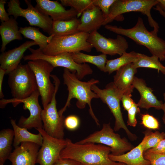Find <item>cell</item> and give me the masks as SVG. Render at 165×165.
I'll use <instances>...</instances> for the list:
<instances>
[{
  "label": "cell",
  "instance_id": "52a82bcc",
  "mask_svg": "<svg viewBox=\"0 0 165 165\" xmlns=\"http://www.w3.org/2000/svg\"><path fill=\"white\" fill-rule=\"evenodd\" d=\"M114 131L110 123H104L100 130L94 132L76 143L79 144L94 143L106 145L110 148V154L114 156L122 155L134 148L126 138H121Z\"/></svg>",
  "mask_w": 165,
  "mask_h": 165
},
{
  "label": "cell",
  "instance_id": "f546056e",
  "mask_svg": "<svg viewBox=\"0 0 165 165\" xmlns=\"http://www.w3.org/2000/svg\"><path fill=\"white\" fill-rule=\"evenodd\" d=\"M160 61L157 56L152 55L149 57L140 53L138 59L133 63L137 68H145L154 69L165 75V66Z\"/></svg>",
  "mask_w": 165,
  "mask_h": 165
},
{
  "label": "cell",
  "instance_id": "e0dca14e",
  "mask_svg": "<svg viewBox=\"0 0 165 165\" xmlns=\"http://www.w3.org/2000/svg\"><path fill=\"white\" fill-rule=\"evenodd\" d=\"M40 147L31 142H22L15 148L8 159L12 165H35Z\"/></svg>",
  "mask_w": 165,
  "mask_h": 165
},
{
  "label": "cell",
  "instance_id": "60d3db41",
  "mask_svg": "<svg viewBox=\"0 0 165 165\" xmlns=\"http://www.w3.org/2000/svg\"><path fill=\"white\" fill-rule=\"evenodd\" d=\"M53 165H81L78 162L69 159L61 158L56 161Z\"/></svg>",
  "mask_w": 165,
  "mask_h": 165
},
{
  "label": "cell",
  "instance_id": "d6a6232c",
  "mask_svg": "<svg viewBox=\"0 0 165 165\" xmlns=\"http://www.w3.org/2000/svg\"><path fill=\"white\" fill-rule=\"evenodd\" d=\"M143 156L150 162V165H165V154L154 153L147 150L144 152Z\"/></svg>",
  "mask_w": 165,
  "mask_h": 165
},
{
  "label": "cell",
  "instance_id": "74e56055",
  "mask_svg": "<svg viewBox=\"0 0 165 165\" xmlns=\"http://www.w3.org/2000/svg\"><path fill=\"white\" fill-rule=\"evenodd\" d=\"M131 94H126L122 95L120 97L123 106L125 110L127 111L131 108L135 102L131 97Z\"/></svg>",
  "mask_w": 165,
  "mask_h": 165
},
{
  "label": "cell",
  "instance_id": "277c9868",
  "mask_svg": "<svg viewBox=\"0 0 165 165\" xmlns=\"http://www.w3.org/2000/svg\"><path fill=\"white\" fill-rule=\"evenodd\" d=\"M158 3V0H116L112 6L109 15L105 20L103 26L117 19V17L119 18L123 13L139 12L147 16L150 26L153 28L152 31L157 34L159 26L152 17L151 11L152 8Z\"/></svg>",
  "mask_w": 165,
  "mask_h": 165
},
{
  "label": "cell",
  "instance_id": "44dd1931",
  "mask_svg": "<svg viewBox=\"0 0 165 165\" xmlns=\"http://www.w3.org/2000/svg\"><path fill=\"white\" fill-rule=\"evenodd\" d=\"M105 18L100 9L94 6L84 11L81 15L78 28L79 32L90 34L98 29L103 24Z\"/></svg>",
  "mask_w": 165,
  "mask_h": 165
},
{
  "label": "cell",
  "instance_id": "4fadbf2b",
  "mask_svg": "<svg viewBox=\"0 0 165 165\" xmlns=\"http://www.w3.org/2000/svg\"><path fill=\"white\" fill-rule=\"evenodd\" d=\"M32 60L41 59L50 64L54 68L62 67L76 73L77 78L81 80L87 75L91 74L93 70L86 63L79 64L73 60L70 53H66L54 55H46L39 49L34 50L31 55Z\"/></svg>",
  "mask_w": 165,
  "mask_h": 165
},
{
  "label": "cell",
  "instance_id": "6da1fadb",
  "mask_svg": "<svg viewBox=\"0 0 165 165\" xmlns=\"http://www.w3.org/2000/svg\"><path fill=\"white\" fill-rule=\"evenodd\" d=\"M66 145L60 153L63 159H72L81 165H121L122 163L112 160L109 158L110 147L94 143L79 144L66 139Z\"/></svg>",
  "mask_w": 165,
  "mask_h": 165
},
{
  "label": "cell",
  "instance_id": "3957f363",
  "mask_svg": "<svg viewBox=\"0 0 165 165\" xmlns=\"http://www.w3.org/2000/svg\"><path fill=\"white\" fill-rule=\"evenodd\" d=\"M105 28L118 35L126 36L137 43L147 48L152 55L157 56L160 61L165 60V40L158 36L157 34L149 31L142 19L139 17L133 27L125 29L115 25L107 24Z\"/></svg>",
  "mask_w": 165,
  "mask_h": 165
},
{
  "label": "cell",
  "instance_id": "7c38bea8",
  "mask_svg": "<svg viewBox=\"0 0 165 165\" xmlns=\"http://www.w3.org/2000/svg\"><path fill=\"white\" fill-rule=\"evenodd\" d=\"M27 64L35 74L44 108L51 101L55 91L54 85L50 79L51 73L54 68L47 62L41 59L28 61Z\"/></svg>",
  "mask_w": 165,
  "mask_h": 165
},
{
  "label": "cell",
  "instance_id": "f1b7e54d",
  "mask_svg": "<svg viewBox=\"0 0 165 165\" xmlns=\"http://www.w3.org/2000/svg\"><path fill=\"white\" fill-rule=\"evenodd\" d=\"M74 61L79 64L88 63L95 65L101 71L104 72L106 62L107 55L101 54L98 55H89L81 52L70 53Z\"/></svg>",
  "mask_w": 165,
  "mask_h": 165
},
{
  "label": "cell",
  "instance_id": "8fae6325",
  "mask_svg": "<svg viewBox=\"0 0 165 165\" xmlns=\"http://www.w3.org/2000/svg\"><path fill=\"white\" fill-rule=\"evenodd\" d=\"M24 1L27 6L26 9L20 6V3L18 0H10L8 2L7 11L9 15L13 16L16 20L19 16L24 17L30 25L42 29L50 35L53 22L52 19L42 13L33 7L30 1Z\"/></svg>",
  "mask_w": 165,
  "mask_h": 165
},
{
  "label": "cell",
  "instance_id": "ba28073f",
  "mask_svg": "<svg viewBox=\"0 0 165 165\" xmlns=\"http://www.w3.org/2000/svg\"><path fill=\"white\" fill-rule=\"evenodd\" d=\"M51 77L53 79L55 89L51 101L42 111L43 129L49 135L56 138L63 139L65 118L64 116L59 114L56 106V95L60 81L56 75L51 74Z\"/></svg>",
  "mask_w": 165,
  "mask_h": 165
},
{
  "label": "cell",
  "instance_id": "bcb514c9",
  "mask_svg": "<svg viewBox=\"0 0 165 165\" xmlns=\"http://www.w3.org/2000/svg\"><path fill=\"white\" fill-rule=\"evenodd\" d=\"M121 165H126L125 163H122V164Z\"/></svg>",
  "mask_w": 165,
  "mask_h": 165
},
{
  "label": "cell",
  "instance_id": "30bf717a",
  "mask_svg": "<svg viewBox=\"0 0 165 165\" xmlns=\"http://www.w3.org/2000/svg\"><path fill=\"white\" fill-rule=\"evenodd\" d=\"M91 89L98 98L107 105L112 114L115 120L114 130L118 131L123 129L130 140H136L137 136L129 130L123 120L120 106L121 97L115 90L112 82L107 85L104 89H100L96 84L93 85Z\"/></svg>",
  "mask_w": 165,
  "mask_h": 165
},
{
  "label": "cell",
  "instance_id": "8992f818",
  "mask_svg": "<svg viewBox=\"0 0 165 165\" xmlns=\"http://www.w3.org/2000/svg\"><path fill=\"white\" fill-rule=\"evenodd\" d=\"M8 83L13 98L21 100L38 90L35 74L28 64H20L8 74Z\"/></svg>",
  "mask_w": 165,
  "mask_h": 165
},
{
  "label": "cell",
  "instance_id": "ee69618b",
  "mask_svg": "<svg viewBox=\"0 0 165 165\" xmlns=\"http://www.w3.org/2000/svg\"><path fill=\"white\" fill-rule=\"evenodd\" d=\"M163 99L164 100V102L163 103V107L162 110H163V114L162 117V120L163 123L165 125V92L163 94Z\"/></svg>",
  "mask_w": 165,
  "mask_h": 165
},
{
  "label": "cell",
  "instance_id": "f6af8a7d",
  "mask_svg": "<svg viewBox=\"0 0 165 165\" xmlns=\"http://www.w3.org/2000/svg\"><path fill=\"white\" fill-rule=\"evenodd\" d=\"M159 6L161 9L165 12V0H158Z\"/></svg>",
  "mask_w": 165,
  "mask_h": 165
},
{
  "label": "cell",
  "instance_id": "603a6c76",
  "mask_svg": "<svg viewBox=\"0 0 165 165\" xmlns=\"http://www.w3.org/2000/svg\"><path fill=\"white\" fill-rule=\"evenodd\" d=\"M0 34L2 41L0 50L2 52H4L7 44L12 41L23 39L18 23L12 17L8 21L2 22L0 26Z\"/></svg>",
  "mask_w": 165,
  "mask_h": 165
},
{
  "label": "cell",
  "instance_id": "1f68e13d",
  "mask_svg": "<svg viewBox=\"0 0 165 165\" xmlns=\"http://www.w3.org/2000/svg\"><path fill=\"white\" fill-rule=\"evenodd\" d=\"M147 136V139L143 146L144 152L156 147L160 142L165 138V133L156 131L152 132L146 131L145 132Z\"/></svg>",
  "mask_w": 165,
  "mask_h": 165
},
{
  "label": "cell",
  "instance_id": "83f0119b",
  "mask_svg": "<svg viewBox=\"0 0 165 165\" xmlns=\"http://www.w3.org/2000/svg\"><path fill=\"white\" fill-rule=\"evenodd\" d=\"M19 30L25 38L36 42L41 51L46 47L53 36H46L39 31V28L31 26L20 27Z\"/></svg>",
  "mask_w": 165,
  "mask_h": 165
},
{
  "label": "cell",
  "instance_id": "484cf974",
  "mask_svg": "<svg viewBox=\"0 0 165 165\" xmlns=\"http://www.w3.org/2000/svg\"><path fill=\"white\" fill-rule=\"evenodd\" d=\"M14 138L13 130L4 129L0 132V165H3L11 153Z\"/></svg>",
  "mask_w": 165,
  "mask_h": 165
},
{
  "label": "cell",
  "instance_id": "d6986e66",
  "mask_svg": "<svg viewBox=\"0 0 165 165\" xmlns=\"http://www.w3.org/2000/svg\"><path fill=\"white\" fill-rule=\"evenodd\" d=\"M37 45V43L33 41H27L17 47L2 52L0 55V68L5 71L6 74H8L20 64L26 50Z\"/></svg>",
  "mask_w": 165,
  "mask_h": 165
},
{
  "label": "cell",
  "instance_id": "9a60e30c",
  "mask_svg": "<svg viewBox=\"0 0 165 165\" xmlns=\"http://www.w3.org/2000/svg\"><path fill=\"white\" fill-rule=\"evenodd\" d=\"M87 41L97 51L106 55L121 56L126 52L128 48L127 40L122 35H118L115 39L107 38L97 30L90 34Z\"/></svg>",
  "mask_w": 165,
  "mask_h": 165
},
{
  "label": "cell",
  "instance_id": "4316f807",
  "mask_svg": "<svg viewBox=\"0 0 165 165\" xmlns=\"http://www.w3.org/2000/svg\"><path fill=\"white\" fill-rule=\"evenodd\" d=\"M139 54L134 51L126 52L118 58L108 60L104 72L110 74L127 64L135 62L139 58Z\"/></svg>",
  "mask_w": 165,
  "mask_h": 165
},
{
  "label": "cell",
  "instance_id": "7bdbcfd3",
  "mask_svg": "<svg viewBox=\"0 0 165 165\" xmlns=\"http://www.w3.org/2000/svg\"><path fill=\"white\" fill-rule=\"evenodd\" d=\"M153 9L157 11L165 19V12L161 9L159 5H157L156 7L153 8Z\"/></svg>",
  "mask_w": 165,
  "mask_h": 165
},
{
  "label": "cell",
  "instance_id": "2e32d148",
  "mask_svg": "<svg viewBox=\"0 0 165 165\" xmlns=\"http://www.w3.org/2000/svg\"><path fill=\"white\" fill-rule=\"evenodd\" d=\"M35 7L42 13L50 16L53 21L65 20L78 16L77 12L72 8L66 10L57 1L36 0Z\"/></svg>",
  "mask_w": 165,
  "mask_h": 165
},
{
  "label": "cell",
  "instance_id": "d590c367",
  "mask_svg": "<svg viewBox=\"0 0 165 165\" xmlns=\"http://www.w3.org/2000/svg\"><path fill=\"white\" fill-rule=\"evenodd\" d=\"M140 108L137 104L135 103L128 111V120L127 124L128 125L134 127L136 126L137 121L136 116V114L140 112Z\"/></svg>",
  "mask_w": 165,
  "mask_h": 165
},
{
  "label": "cell",
  "instance_id": "e575fe53",
  "mask_svg": "<svg viewBox=\"0 0 165 165\" xmlns=\"http://www.w3.org/2000/svg\"><path fill=\"white\" fill-rule=\"evenodd\" d=\"M116 0H92V1L94 6L100 9L105 19L109 15L112 6Z\"/></svg>",
  "mask_w": 165,
  "mask_h": 165
},
{
  "label": "cell",
  "instance_id": "836d02e7",
  "mask_svg": "<svg viewBox=\"0 0 165 165\" xmlns=\"http://www.w3.org/2000/svg\"><path fill=\"white\" fill-rule=\"evenodd\" d=\"M141 124L145 127L150 130H157L159 128V122L156 118L148 114L141 116Z\"/></svg>",
  "mask_w": 165,
  "mask_h": 165
},
{
  "label": "cell",
  "instance_id": "5b68a950",
  "mask_svg": "<svg viewBox=\"0 0 165 165\" xmlns=\"http://www.w3.org/2000/svg\"><path fill=\"white\" fill-rule=\"evenodd\" d=\"M89 35L88 33L79 32L67 36H53L46 47L41 51L44 54L50 56L82 51L90 52L93 47L87 41Z\"/></svg>",
  "mask_w": 165,
  "mask_h": 165
},
{
  "label": "cell",
  "instance_id": "f35d334b",
  "mask_svg": "<svg viewBox=\"0 0 165 165\" xmlns=\"http://www.w3.org/2000/svg\"><path fill=\"white\" fill-rule=\"evenodd\" d=\"M147 151L154 153L165 154V138L160 141L156 147Z\"/></svg>",
  "mask_w": 165,
  "mask_h": 165
},
{
  "label": "cell",
  "instance_id": "4dcf8cb0",
  "mask_svg": "<svg viewBox=\"0 0 165 165\" xmlns=\"http://www.w3.org/2000/svg\"><path fill=\"white\" fill-rule=\"evenodd\" d=\"M63 6H70L75 10L78 13V17L83 12L94 6L92 0H61Z\"/></svg>",
  "mask_w": 165,
  "mask_h": 165
},
{
  "label": "cell",
  "instance_id": "ab89813d",
  "mask_svg": "<svg viewBox=\"0 0 165 165\" xmlns=\"http://www.w3.org/2000/svg\"><path fill=\"white\" fill-rule=\"evenodd\" d=\"M6 1L5 0L0 1V20L1 22L8 21L10 18L9 17V15L5 9V5Z\"/></svg>",
  "mask_w": 165,
  "mask_h": 165
},
{
  "label": "cell",
  "instance_id": "5bb4252c",
  "mask_svg": "<svg viewBox=\"0 0 165 165\" xmlns=\"http://www.w3.org/2000/svg\"><path fill=\"white\" fill-rule=\"evenodd\" d=\"M42 135L43 142L38 151L37 163L53 165L61 158L60 153L66 146V139H59L48 135L43 128L36 129Z\"/></svg>",
  "mask_w": 165,
  "mask_h": 165
},
{
  "label": "cell",
  "instance_id": "d4e9b609",
  "mask_svg": "<svg viewBox=\"0 0 165 165\" xmlns=\"http://www.w3.org/2000/svg\"><path fill=\"white\" fill-rule=\"evenodd\" d=\"M80 23V20L77 17L68 20L53 21L50 35L60 36L77 33L79 32L78 28Z\"/></svg>",
  "mask_w": 165,
  "mask_h": 165
},
{
  "label": "cell",
  "instance_id": "cb8c5ba5",
  "mask_svg": "<svg viewBox=\"0 0 165 165\" xmlns=\"http://www.w3.org/2000/svg\"><path fill=\"white\" fill-rule=\"evenodd\" d=\"M10 123L14 132L13 145L15 148L22 142H27L34 143L42 146L43 138L40 133L35 134L29 132L27 129L19 126L14 119H11Z\"/></svg>",
  "mask_w": 165,
  "mask_h": 165
},
{
  "label": "cell",
  "instance_id": "7a4b0ae2",
  "mask_svg": "<svg viewBox=\"0 0 165 165\" xmlns=\"http://www.w3.org/2000/svg\"><path fill=\"white\" fill-rule=\"evenodd\" d=\"M63 78L64 83L67 86L68 95L64 106L58 111L59 114L63 115L67 108L69 107L72 99L75 98L77 100L76 105L79 108L83 109L86 105H88L90 115L96 124L99 125V120L94 112L91 105L93 99L99 98L91 88L93 85L98 83L99 81L92 79L87 82L81 81L77 78L75 73L66 68L64 69Z\"/></svg>",
  "mask_w": 165,
  "mask_h": 165
},
{
  "label": "cell",
  "instance_id": "9c48e42d",
  "mask_svg": "<svg viewBox=\"0 0 165 165\" xmlns=\"http://www.w3.org/2000/svg\"><path fill=\"white\" fill-rule=\"evenodd\" d=\"M40 94L38 90L33 93L29 97L21 100L13 98L10 99H2L0 100V107L3 108L6 105L12 103L15 107L20 103L23 104L24 109H28L30 115L28 118L22 116L17 124L20 127L30 129L34 128L35 129L43 128V123L41 118V112L42 109L40 106L38 97Z\"/></svg>",
  "mask_w": 165,
  "mask_h": 165
},
{
  "label": "cell",
  "instance_id": "7402d4cb",
  "mask_svg": "<svg viewBox=\"0 0 165 165\" xmlns=\"http://www.w3.org/2000/svg\"><path fill=\"white\" fill-rule=\"evenodd\" d=\"M137 146L127 153L119 156H114L110 154L109 156L112 161L121 163L126 165H150V162L146 160L143 156V146L147 138V134Z\"/></svg>",
  "mask_w": 165,
  "mask_h": 165
},
{
  "label": "cell",
  "instance_id": "b9f144b4",
  "mask_svg": "<svg viewBox=\"0 0 165 165\" xmlns=\"http://www.w3.org/2000/svg\"><path fill=\"white\" fill-rule=\"evenodd\" d=\"M6 74L5 71L3 69L0 68V98L3 99L4 97L2 90V85L4 76Z\"/></svg>",
  "mask_w": 165,
  "mask_h": 165
},
{
  "label": "cell",
  "instance_id": "ac0fdd59",
  "mask_svg": "<svg viewBox=\"0 0 165 165\" xmlns=\"http://www.w3.org/2000/svg\"><path fill=\"white\" fill-rule=\"evenodd\" d=\"M137 69L133 63H131L116 71L112 84L115 90L120 97L123 94L132 92L134 88L133 83Z\"/></svg>",
  "mask_w": 165,
  "mask_h": 165
},
{
  "label": "cell",
  "instance_id": "8d00e7d4",
  "mask_svg": "<svg viewBox=\"0 0 165 165\" xmlns=\"http://www.w3.org/2000/svg\"><path fill=\"white\" fill-rule=\"evenodd\" d=\"M79 124V119L78 117L75 115H71L65 119L64 127L68 130H75L77 129Z\"/></svg>",
  "mask_w": 165,
  "mask_h": 165
},
{
  "label": "cell",
  "instance_id": "ffe728a7",
  "mask_svg": "<svg viewBox=\"0 0 165 165\" xmlns=\"http://www.w3.org/2000/svg\"><path fill=\"white\" fill-rule=\"evenodd\" d=\"M133 85L140 95V99L137 104L139 108L147 109L151 108L162 109L163 104L162 101L157 99L153 94L152 89L147 86L144 80L135 77Z\"/></svg>",
  "mask_w": 165,
  "mask_h": 165
}]
</instances>
